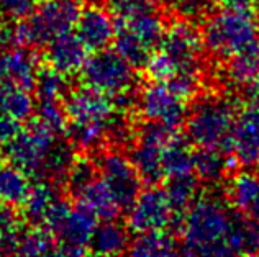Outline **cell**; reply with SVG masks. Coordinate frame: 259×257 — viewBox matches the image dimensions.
<instances>
[{
    "label": "cell",
    "instance_id": "5bb4252c",
    "mask_svg": "<svg viewBox=\"0 0 259 257\" xmlns=\"http://www.w3.org/2000/svg\"><path fill=\"white\" fill-rule=\"evenodd\" d=\"M230 154L236 164L259 171V107L249 104L236 112L230 138Z\"/></svg>",
    "mask_w": 259,
    "mask_h": 257
},
{
    "label": "cell",
    "instance_id": "52a82bcc",
    "mask_svg": "<svg viewBox=\"0 0 259 257\" xmlns=\"http://www.w3.org/2000/svg\"><path fill=\"white\" fill-rule=\"evenodd\" d=\"M117 31L140 39L154 51L166 33V20L158 0H107Z\"/></svg>",
    "mask_w": 259,
    "mask_h": 257
},
{
    "label": "cell",
    "instance_id": "44dd1931",
    "mask_svg": "<svg viewBox=\"0 0 259 257\" xmlns=\"http://www.w3.org/2000/svg\"><path fill=\"white\" fill-rule=\"evenodd\" d=\"M63 197L56 184L41 180L31 188L28 198L23 203V218L35 228H43L53 208Z\"/></svg>",
    "mask_w": 259,
    "mask_h": 257
},
{
    "label": "cell",
    "instance_id": "ac0fdd59",
    "mask_svg": "<svg viewBox=\"0 0 259 257\" xmlns=\"http://www.w3.org/2000/svg\"><path fill=\"white\" fill-rule=\"evenodd\" d=\"M233 162L228 151L218 147H197L194 151V172L207 185H217L227 179Z\"/></svg>",
    "mask_w": 259,
    "mask_h": 257
},
{
    "label": "cell",
    "instance_id": "603a6c76",
    "mask_svg": "<svg viewBox=\"0 0 259 257\" xmlns=\"http://www.w3.org/2000/svg\"><path fill=\"white\" fill-rule=\"evenodd\" d=\"M164 193L176 218L182 221L186 212L200 195V180L195 172L172 175L167 177Z\"/></svg>",
    "mask_w": 259,
    "mask_h": 257
},
{
    "label": "cell",
    "instance_id": "30bf717a",
    "mask_svg": "<svg viewBox=\"0 0 259 257\" xmlns=\"http://www.w3.org/2000/svg\"><path fill=\"white\" fill-rule=\"evenodd\" d=\"M138 110L149 123L177 130L189 113V97L166 82L151 80L138 97Z\"/></svg>",
    "mask_w": 259,
    "mask_h": 257
},
{
    "label": "cell",
    "instance_id": "ab89813d",
    "mask_svg": "<svg viewBox=\"0 0 259 257\" xmlns=\"http://www.w3.org/2000/svg\"><path fill=\"white\" fill-rule=\"evenodd\" d=\"M246 92H248V95H249L251 104H254V105L259 107V79L256 80V82H254L253 85H249V87H248Z\"/></svg>",
    "mask_w": 259,
    "mask_h": 257
},
{
    "label": "cell",
    "instance_id": "9a60e30c",
    "mask_svg": "<svg viewBox=\"0 0 259 257\" xmlns=\"http://www.w3.org/2000/svg\"><path fill=\"white\" fill-rule=\"evenodd\" d=\"M76 35L87 51H102L113 44L117 25L108 7L91 4L82 7L76 23Z\"/></svg>",
    "mask_w": 259,
    "mask_h": 257
},
{
    "label": "cell",
    "instance_id": "1f68e13d",
    "mask_svg": "<svg viewBox=\"0 0 259 257\" xmlns=\"http://www.w3.org/2000/svg\"><path fill=\"white\" fill-rule=\"evenodd\" d=\"M22 234V220L13 207L0 203V257L13 254Z\"/></svg>",
    "mask_w": 259,
    "mask_h": 257
},
{
    "label": "cell",
    "instance_id": "836d02e7",
    "mask_svg": "<svg viewBox=\"0 0 259 257\" xmlns=\"http://www.w3.org/2000/svg\"><path fill=\"white\" fill-rule=\"evenodd\" d=\"M97 171L99 167L95 166V162L91 158H76L66 177L67 190L79 197L97 179Z\"/></svg>",
    "mask_w": 259,
    "mask_h": 257
},
{
    "label": "cell",
    "instance_id": "83f0119b",
    "mask_svg": "<svg viewBox=\"0 0 259 257\" xmlns=\"http://www.w3.org/2000/svg\"><path fill=\"white\" fill-rule=\"evenodd\" d=\"M35 108L36 100L31 95L30 89L13 84L0 85V112L7 117L22 123V121H28L33 117Z\"/></svg>",
    "mask_w": 259,
    "mask_h": 257
},
{
    "label": "cell",
    "instance_id": "cb8c5ba5",
    "mask_svg": "<svg viewBox=\"0 0 259 257\" xmlns=\"http://www.w3.org/2000/svg\"><path fill=\"white\" fill-rule=\"evenodd\" d=\"M30 175L12 162L0 164V203L23 207L31 192Z\"/></svg>",
    "mask_w": 259,
    "mask_h": 257
},
{
    "label": "cell",
    "instance_id": "8992f818",
    "mask_svg": "<svg viewBox=\"0 0 259 257\" xmlns=\"http://www.w3.org/2000/svg\"><path fill=\"white\" fill-rule=\"evenodd\" d=\"M236 108L223 95H203L189 108L186 133L195 147H218L230 152Z\"/></svg>",
    "mask_w": 259,
    "mask_h": 257
},
{
    "label": "cell",
    "instance_id": "d4e9b609",
    "mask_svg": "<svg viewBox=\"0 0 259 257\" xmlns=\"http://www.w3.org/2000/svg\"><path fill=\"white\" fill-rule=\"evenodd\" d=\"M126 251L128 257H181L176 238L164 229L138 233Z\"/></svg>",
    "mask_w": 259,
    "mask_h": 257
},
{
    "label": "cell",
    "instance_id": "277c9868",
    "mask_svg": "<svg viewBox=\"0 0 259 257\" xmlns=\"http://www.w3.org/2000/svg\"><path fill=\"white\" fill-rule=\"evenodd\" d=\"M67 115V136L72 146L95 151L108 141V134L121 112L112 97L89 87L67 93L64 102Z\"/></svg>",
    "mask_w": 259,
    "mask_h": 257
},
{
    "label": "cell",
    "instance_id": "d6a6232c",
    "mask_svg": "<svg viewBox=\"0 0 259 257\" xmlns=\"http://www.w3.org/2000/svg\"><path fill=\"white\" fill-rule=\"evenodd\" d=\"M36 120L50 128L58 136L67 130V115L64 104L59 98H38L35 108Z\"/></svg>",
    "mask_w": 259,
    "mask_h": 257
},
{
    "label": "cell",
    "instance_id": "e575fe53",
    "mask_svg": "<svg viewBox=\"0 0 259 257\" xmlns=\"http://www.w3.org/2000/svg\"><path fill=\"white\" fill-rule=\"evenodd\" d=\"M67 76L54 71L53 67L39 69L35 89L38 92V98H63L67 92Z\"/></svg>",
    "mask_w": 259,
    "mask_h": 257
},
{
    "label": "cell",
    "instance_id": "8d00e7d4",
    "mask_svg": "<svg viewBox=\"0 0 259 257\" xmlns=\"http://www.w3.org/2000/svg\"><path fill=\"white\" fill-rule=\"evenodd\" d=\"M20 131V123L0 112V149H5Z\"/></svg>",
    "mask_w": 259,
    "mask_h": 257
},
{
    "label": "cell",
    "instance_id": "f6af8a7d",
    "mask_svg": "<svg viewBox=\"0 0 259 257\" xmlns=\"http://www.w3.org/2000/svg\"><path fill=\"white\" fill-rule=\"evenodd\" d=\"M118 257H120V255H118Z\"/></svg>",
    "mask_w": 259,
    "mask_h": 257
},
{
    "label": "cell",
    "instance_id": "ffe728a7",
    "mask_svg": "<svg viewBox=\"0 0 259 257\" xmlns=\"http://www.w3.org/2000/svg\"><path fill=\"white\" fill-rule=\"evenodd\" d=\"M97 225V215L89 207H85L82 201H79V205L71 207V212L67 215L63 228H61L58 238L67 244L85 247L91 242Z\"/></svg>",
    "mask_w": 259,
    "mask_h": 257
},
{
    "label": "cell",
    "instance_id": "b9f144b4",
    "mask_svg": "<svg viewBox=\"0 0 259 257\" xmlns=\"http://www.w3.org/2000/svg\"><path fill=\"white\" fill-rule=\"evenodd\" d=\"M184 257H199V255H195V254H192V252H187Z\"/></svg>",
    "mask_w": 259,
    "mask_h": 257
},
{
    "label": "cell",
    "instance_id": "8fae6325",
    "mask_svg": "<svg viewBox=\"0 0 259 257\" xmlns=\"http://www.w3.org/2000/svg\"><path fill=\"white\" fill-rule=\"evenodd\" d=\"M174 133L176 130H171V128L146 121V125L135 134L130 159L143 182L154 185L164 177L162 156Z\"/></svg>",
    "mask_w": 259,
    "mask_h": 257
},
{
    "label": "cell",
    "instance_id": "5b68a950",
    "mask_svg": "<svg viewBox=\"0 0 259 257\" xmlns=\"http://www.w3.org/2000/svg\"><path fill=\"white\" fill-rule=\"evenodd\" d=\"M80 10V0H41L26 17L2 26L0 44L30 49L46 46L54 38L67 35L76 28Z\"/></svg>",
    "mask_w": 259,
    "mask_h": 257
},
{
    "label": "cell",
    "instance_id": "74e56055",
    "mask_svg": "<svg viewBox=\"0 0 259 257\" xmlns=\"http://www.w3.org/2000/svg\"><path fill=\"white\" fill-rule=\"evenodd\" d=\"M164 2L182 13H195L199 12L203 0H164Z\"/></svg>",
    "mask_w": 259,
    "mask_h": 257
},
{
    "label": "cell",
    "instance_id": "ee69618b",
    "mask_svg": "<svg viewBox=\"0 0 259 257\" xmlns=\"http://www.w3.org/2000/svg\"><path fill=\"white\" fill-rule=\"evenodd\" d=\"M94 257H100V255H97V254H95V255H94Z\"/></svg>",
    "mask_w": 259,
    "mask_h": 257
},
{
    "label": "cell",
    "instance_id": "f35d334b",
    "mask_svg": "<svg viewBox=\"0 0 259 257\" xmlns=\"http://www.w3.org/2000/svg\"><path fill=\"white\" fill-rule=\"evenodd\" d=\"M53 257H85V252H84V247L63 242V244L54 249Z\"/></svg>",
    "mask_w": 259,
    "mask_h": 257
},
{
    "label": "cell",
    "instance_id": "4dcf8cb0",
    "mask_svg": "<svg viewBox=\"0 0 259 257\" xmlns=\"http://www.w3.org/2000/svg\"><path fill=\"white\" fill-rule=\"evenodd\" d=\"M56 244L53 234L46 229L35 228L30 233H23L18 241L17 249L10 257H53Z\"/></svg>",
    "mask_w": 259,
    "mask_h": 257
},
{
    "label": "cell",
    "instance_id": "9c48e42d",
    "mask_svg": "<svg viewBox=\"0 0 259 257\" xmlns=\"http://www.w3.org/2000/svg\"><path fill=\"white\" fill-rule=\"evenodd\" d=\"M56 143L58 134L35 120L17 133L12 143L5 147V152L9 162L25 171L30 177L41 179L45 164Z\"/></svg>",
    "mask_w": 259,
    "mask_h": 257
},
{
    "label": "cell",
    "instance_id": "4fadbf2b",
    "mask_svg": "<svg viewBox=\"0 0 259 257\" xmlns=\"http://www.w3.org/2000/svg\"><path fill=\"white\" fill-rule=\"evenodd\" d=\"M102 179L110 187L121 210H130L141 193V177L130 158L120 151H108L99 161Z\"/></svg>",
    "mask_w": 259,
    "mask_h": 257
},
{
    "label": "cell",
    "instance_id": "4316f807",
    "mask_svg": "<svg viewBox=\"0 0 259 257\" xmlns=\"http://www.w3.org/2000/svg\"><path fill=\"white\" fill-rule=\"evenodd\" d=\"M225 79L235 87L248 89L259 79V44L225 61Z\"/></svg>",
    "mask_w": 259,
    "mask_h": 257
},
{
    "label": "cell",
    "instance_id": "f1b7e54d",
    "mask_svg": "<svg viewBox=\"0 0 259 257\" xmlns=\"http://www.w3.org/2000/svg\"><path fill=\"white\" fill-rule=\"evenodd\" d=\"M80 201L97 215L99 220H117L121 208L115 198L110 187L104 179H95L85 190L79 195Z\"/></svg>",
    "mask_w": 259,
    "mask_h": 257
},
{
    "label": "cell",
    "instance_id": "7c38bea8",
    "mask_svg": "<svg viewBox=\"0 0 259 257\" xmlns=\"http://www.w3.org/2000/svg\"><path fill=\"white\" fill-rule=\"evenodd\" d=\"M128 229L133 233L162 231L171 226L181 229L182 221L176 218L164 188L149 187L138 195L128 210Z\"/></svg>",
    "mask_w": 259,
    "mask_h": 257
},
{
    "label": "cell",
    "instance_id": "60d3db41",
    "mask_svg": "<svg viewBox=\"0 0 259 257\" xmlns=\"http://www.w3.org/2000/svg\"><path fill=\"white\" fill-rule=\"evenodd\" d=\"M248 215H249V216H253L254 220H257V221H259V201H257V203H256L253 208H251V212H249Z\"/></svg>",
    "mask_w": 259,
    "mask_h": 257
},
{
    "label": "cell",
    "instance_id": "2e32d148",
    "mask_svg": "<svg viewBox=\"0 0 259 257\" xmlns=\"http://www.w3.org/2000/svg\"><path fill=\"white\" fill-rule=\"evenodd\" d=\"M38 58L30 48H18V46H4L0 48V85L13 84L35 89L36 77L39 72Z\"/></svg>",
    "mask_w": 259,
    "mask_h": 257
},
{
    "label": "cell",
    "instance_id": "6da1fadb",
    "mask_svg": "<svg viewBox=\"0 0 259 257\" xmlns=\"http://www.w3.org/2000/svg\"><path fill=\"white\" fill-rule=\"evenodd\" d=\"M202 31L187 22L176 20L166 28L164 36L146 63L151 80L176 87L189 98L199 89L203 74Z\"/></svg>",
    "mask_w": 259,
    "mask_h": 257
},
{
    "label": "cell",
    "instance_id": "7a4b0ae2",
    "mask_svg": "<svg viewBox=\"0 0 259 257\" xmlns=\"http://www.w3.org/2000/svg\"><path fill=\"white\" fill-rule=\"evenodd\" d=\"M205 49L227 61L259 44V15L253 0H220L202 28Z\"/></svg>",
    "mask_w": 259,
    "mask_h": 257
},
{
    "label": "cell",
    "instance_id": "d590c367",
    "mask_svg": "<svg viewBox=\"0 0 259 257\" xmlns=\"http://www.w3.org/2000/svg\"><path fill=\"white\" fill-rule=\"evenodd\" d=\"M35 0H0V13L10 18H23L33 10Z\"/></svg>",
    "mask_w": 259,
    "mask_h": 257
},
{
    "label": "cell",
    "instance_id": "ba28073f",
    "mask_svg": "<svg viewBox=\"0 0 259 257\" xmlns=\"http://www.w3.org/2000/svg\"><path fill=\"white\" fill-rule=\"evenodd\" d=\"M79 72L85 87L112 98L132 93L136 82L135 67L115 49L95 51L92 56H87Z\"/></svg>",
    "mask_w": 259,
    "mask_h": 257
},
{
    "label": "cell",
    "instance_id": "d6986e66",
    "mask_svg": "<svg viewBox=\"0 0 259 257\" xmlns=\"http://www.w3.org/2000/svg\"><path fill=\"white\" fill-rule=\"evenodd\" d=\"M228 249L231 257H254L259 254V221L249 215L235 213L228 233Z\"/></svg>",
    "mask_w": 259,
    "mask_h": 257
},
{
    "label": "cell",
    "instance_id": "e0dca14e",
    "mask_svg": "<svg viewBox=\"0 0 259 257\" xmlns=\"http://www.w3.org/2000/svg\"><path fill=\"white\" fill-rule=\"evenodd\" d=\"M87 59V48L77 35H67L54 38L46 44V61L48 66L53 67L64 76H71L82 69Z\"/></svg>",
    "mask_w": 259,
    "mask_h": 257
},
{
    "label": "cell",
    "instance_id": "f546056e",
    "mask_svg": "<svg viewBox=\"0 0 259 257\" xmlns=\"http://www.w3.org/2000/svg\"><path fill=\"white\" fill-rule=\"evenodd\" d=\"M162 169L164 177L194 172V151L190 149L189 139H184L177 133L172 134L162 156Z\"/></svg>",
    "mask_w": 259,
    "mask_h": 257
},
{
    "label": "cell",
    "instance_id": "3957f363",
    "mask_svg": "<svg viewBox=\"0 0 259 257\" xmlns=\"http://www.w3.org/2000/svg\"><path fill=\"white\" fill-rule=\"evenodd\" d=\"M235 213L227 197L199 195L184 215L179 229L187 251L199 257H231L228 233Z\"/></svg>",
    "mask_w": 259,
    "mask_h": 257
},
{
    "label": "cell",
    "instance_id": "7bdbcfd3",
    "mask_svg": "<svg viewBox=\"0 0 259 257\" xmlns=\"http://www.w3.org/2000/svg\"><path fill=\"white\" fill-rule=\"evenodd\" d=\"M2 26H4V23H2V20H0V30H2Z\"/></svg>",
    "mask_w": 259,
    "mask_h": 257
},
{
    "label": "cell",
    "instance_id": "7402d4cb",
    "mask_svg": "<svg viewBox=\"0 0 259 257\" xmlns=\"http://www.w3.org/2000/svg\"><path fill=\"white\" fill-rule=\"evenodd\" d=\"M130 229L117 220H105L97 225L89 246L100 257H118L130 246Z\"/></svg>",
    "mask_w": 259,
    "mask_h": 257
},
{
    "label": "cell",
    "instance_id": "484cf974",
    "mask_svg": "<svg viewBox=\"0 0 259 257\" xmlns=\"http://www.w3.org/2000/svg\"><path fill=\"white\" fill-rule=\"evenodd\" d=\"M227 200L235 210L248 215L259 201V174L249 169L235 174L228 182Z\"/></svg>",
    "mask_w": 259,
    "mask_h": 257
}]
</instances>
